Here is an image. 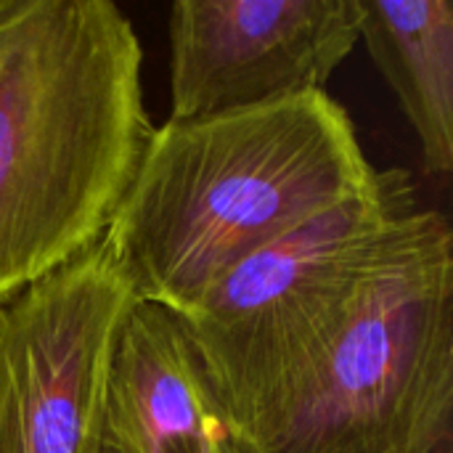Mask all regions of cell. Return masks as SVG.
Returning a JSON list of instances; mask_svg holds the SVG:
<instances>
[{
	"label": "cell",
	"mask_w": 453,
	"mask_h": 453,
	"mask_svg": "<svg viewBox=\"0 0 453 453\" xmlns=\"http://www.w3.org/2000/svg\"><path fill=\"white\" fill-rule=\"evenodd\" d=\"M109 0H0V305L98 244L154 125Z\"/></svg>",
	"instance_id": "6da1fadb"
},
{
	"label": "cell",
	"mask_w": 453,
	"mask_h": 453,
	"mask_svg": "<svg viewBox=\"0 0 453 453\" xmlns=\"http://www.w3.org/2000/svg\"><path fill=\"white\" fill-rule=\"evenodd\" d=\"M372 178L353 119L326 90L167 119L104 239L141 303L183 316L228 268Z\"/></svg>",
	"instance_id": "7a4b0ae2"
},
{
	"label": "cell",
	"mask_w": 453,
	"mask_h": 453,
	"mask_svg": "<svg viewBox=\"0 0 453 453\" xmlns=\"http://www.w3.org/2000/svg\"><path fill=\"white\" fill-rule=\"evenodd\" d=\"M453 234L419 210L242 453H435L451 435Z\"/></svg>",
	"instance_id": "3957f363"
},
{
	"label": "cell",
	"mask_w": 453,
	"mask_h": 453,
	"mask_svg": "<svg viewBox=\"0 0 453 453\" xmlns=\"http://www.w3.org/2000/svg\"><path fill=\"white\" fill-rule=\"evenodd\" d=\"M419 212L403 170L374 178L228 268L180 316L239 441L287 398Z\"/></svg>",
	"instance_id": "277c9868"
},
{
	"label": "cell",
	"mask_w": 453,
	"mask_h": 453,
	"mask_svg": "<svg viewBox=\"0 0 453 453\" xmlns=\"http://www.w3.org/2000/svg\"><path fill=\"white\" fill-rule=\"evenodd\" d=\"M138 295L101 239L0 305V453H98Z\"/></svg>",
	"instance_id": "5b68a950"
},
{
	"label": "cell",
	"mask_w": 453,
	"mask_h": 453,
	"mask_svg": "<svg viewBox=\"0 0 453 453\" xmlns=\"http://www.w3.org/2000/svg\"><path fill=\"white\" fill-rule=\"evenodd\" d=\"M361 0H178L170 119L324 90L358 42Z\"/></svg>",
	"instance_id": "8992f818"
},
{
	"label": "cell",
	"mask_w": 453,
	"mask_h": 453,
	"mask_svg": "<svg viewBox=\"0 0 453 453\" xmlns=\"http://www.w3.org/2000/svg\"><path fill=\"white\" fill-rule=\"evenodd\" d=\"M98 453H242L202 353L162 305L138 303L119 329Z\"/></svg>",
	"instance_id": "52a82bcc"
},
{
	"label": "cell",
	"mask_w": 453,
	"mask_h": 453,
	"mask_svg": "<svg viewBox=\"0 0 453 453\" xmlns=\"http://www.w3.org/2000/svg\"><path fill=\"white\" fill-rule=\"evenodd\" d=\"M358 40L417 133L425 170H453V5L449 0H361Z\"/></svg>",
	"instance_id": "ba28073f"
}]
</instances>
